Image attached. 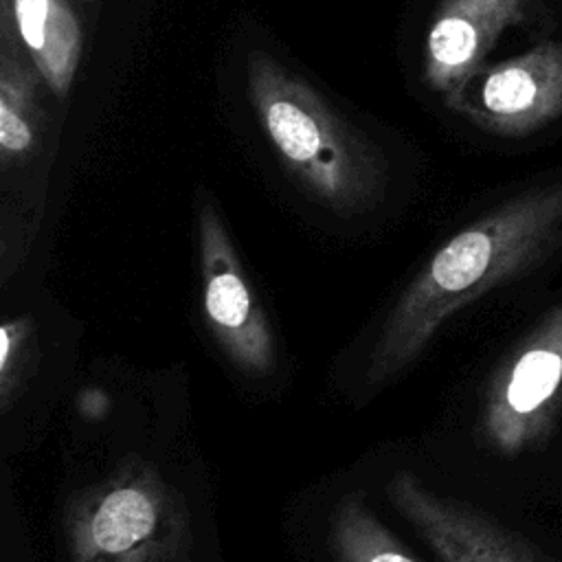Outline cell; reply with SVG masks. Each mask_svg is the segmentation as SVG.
<instances>
[{"label": "cell", "mask_w": 562, "mask_h": 562, "mask_svg": "<svg viewBox=\"0 0 562 562\" xmlns=\"http://www.w3.org/2000/svg\"><path fill=\"white\" fill-rule=\"evenodd\" d=\"M560 244L562 182L531 187L463 226L395 299L367 358V389L395 380L452 314L529 272Z\"/></svg>", "instance_id": "6da1fadb"}, {"label": "cell", "mask_w": 562, "mask_h": 562, "mask_svg": "<svg viewBox=\"0 0 562 562\" xmlns=\"http://www.w3.org/2000/svg\"><path fill=\"white\" fill-rule=\"evenodd\" d=\"M250 108L290 178L338 215L373 211L386 195V154L266 50L246 57Z\"/></svg>", "instance_id": "7a4b0ae2"}, {"label": "cell", "mask_w": 562, "mask_h": 562, "mask_svg": "<svg viewBox=\"0 0 562 562\" xmlns=\"http://www.w3.org/2000/svg\"><path fill=\"white\" fill-rule=\"evenodd\" d=\"M64 542L68 562H191V516L151 461L127 454L68 498Z\"/></svg>", "instance_id": "3957f363"}, {"label": "cell", "mask_w": 562, "mask_h": 562, "mask_svg": "<svg viewBox=\"0 0 562 562\" xmlns=\"http://www.w3.org/2000/svg\"><path fill=\"white\" fill-rule=\"evenodd\" d=\"M562 411V303L498 362L483 393L481 435L503 457L542 446Z\"/></svg>", "instance_id": "277c9868"}, {"label": "cell", "mask_w": 562, "mask_h": 562, "mask_svg": "<svg viewBox=\"0 0 562 562\" xmlns=\"http://www.w3.org/2000/svg\"><path fill=\"white\" fill-rule=\"evenodd\" d=\"M202 312L224 358L244 375L266 378L277 367L274 334L252 292L213 200L198 206Z\"/></svg>", "instance_id": "5b68a950"}, {"label": "cell", "mask_w": 562, "mask_h": 562, "mask_svg": "<svg viewBox=\"0 0 562 562\" xmlns=\"http://www.w3.org/2000/svg\"><path fill=\"white\" fill-rule=\"evenodd\" d=\"M448 110L496 136H525L562 116V42L483 66L443 97Z\"/></svg>", "instance_id": "8992f818"}, {"label": "cell", "mask_w": 562, "mask_h": 562, "mask_svg": "<svg viewBox=\"0 0 562 562\" xmlns=\"http://www.w3.org/2000/svg\"><path fill=\"white\" fill-rule=\"evenodd\" d=\"M386 494L393 509L441 562H549L487 514L432 492L408 470L393 474Z\"/></svg>", "instance_id": "52a82bcc"}, {"label": "cell", "mask_w": 562, "mask_h": 562, "mask_svg": "<svg viewBox=\"0 0 562 562\" xmlns=\"http://www.w3.org/2000/svg\"><path fill=\"white\" fill-rule=\"evenodd\" d=\"M538 0H441L424 42V81L446 97L483 68L498 37Z\"/></svg>", "instance_id": "ba28073f"}, {"label": "cell", "mask_w": 562, "mask_h": 562, "mask_svg": "<svg viewBox=\"0 0 562 562\" xmlns=\"http://www.w3.org/2000/svg\"><path fill=\"white\" fill-rule=\"evenodd\" d=\"M35 68L18 37L15 20L7 2L0 0V165L2 171L22 167L42 132L40 83Z\"/></svg>", "instance_id": "9c48e42d"}, {"label": "cell", "mask_w": 562, "mask_h": 562, "mask_svg": "<svg viewBox=\"0 0 562 562\" xmlns=\"http://www.w3.org/2000/svg\"><path fill=\"white\" fill-rule=\"evenodd\" d=\"M9 4L22 48L42 72L44 83L59 97H68L79 57L81 26L68 0H2Z\"/></svg>", "instance_id": "30bf717a"}, {"label": "cell", "mask_w": 562, "mask_h": 562, "mask_svg": "<svg viewBox=\"0 0 562 562\" xmlns=\"http://www.w3.org/2000/svg\"><path fill=\"white\" fill-rule=\"evenodd\" d=\"M334 562H422L386 529L360 492L340 496L327 525Z\"/></svg>", "instance_id": "8fae6325"}, {"label": "cell", "mask_w": 562, "mask_h": 562, "mask_svg": "<svg viewBox=\"0 0 562 562\" xmlns=\"http://www.w3.org/2000/svg\"><path fill=\"white\" fill-rule=\"evenodd\" d=\"M35 358V325L29 316L7 318L0 327V406L7 413L24 389Z\"/></svg>", "instance_id": "7c38bea8"}, {"label": "cell", "mask_w": 562, "mask_h": 562, "mask_svg": "<svg viewBox=\"0 0 562 562\" xmlns=\"http://www.w3.org/2000/svg\"><path fill=\"white\" fill-rule=\"evenodd\" d=\"M79 411L86 415V417H103L105 411H108V397L103 391H97V389H88L81 393L79 397Z\"/></svg>", "instance_id": "4fadbf2b"}]
</instances>
